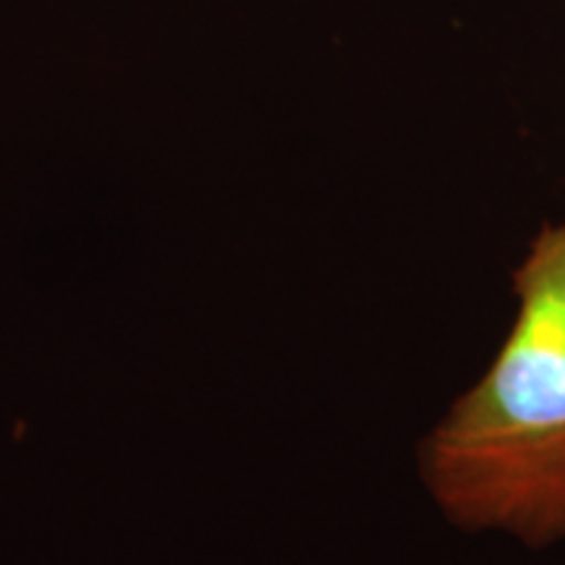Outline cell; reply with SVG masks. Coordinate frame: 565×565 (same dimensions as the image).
<instances>
[{
	"label": "cell",
	"mask_w": 565,
	"mask_h": 565,
	"mask_svg": "<svg viewBox=\"0 0 565 565\" xmlns=\"http://www.w3.org/2000/svg\"><path fill=\"white\" fill-rule=\"evenodd\" d=\"M511 282V330L416 469L448 524L545 550L565 540V221L536 231Z\"/></svg>",
	"instance_id": "cell-1"
}]
</instances>
